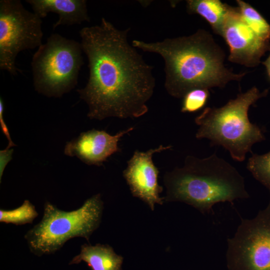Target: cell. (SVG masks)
<instances>
[{
  "instance_id": "6da1fadb",
  "label": "cell",
  "mask_w": 270,
  "mask_h": 270,
  "mask_svg": "<svg viewBox=\"0 0 270 270\" xmlns=\"http://www.w3.org/2000/svg\"><path fill=\"white\" fill-rule=\"evenodd\" d=\"M129 31L104 18L100 24L80 31L89 76L77 92L88 104L90 119L136 118L148 110L146 104L156 86L153 68L128 42Z\"/></svg>"
},
{
  "instance_id": "7a4b0ae2",
  "label": "cell",
  "mask_w": 270,
  "mask_h": 270,
  "mask_svg": "<svg viewBox=\"0 0 270 270\" xmlns=\"http://www.w3.org/2000/svg\"><path fill=\"white\" fill-rule=\"evenodd\" d=\"M132 44L162 56L164 62V88L176 98H182L194 88H224L230 81L240 80L246 74H234L224 66V50L204 30L160 42L134 40Z\"/></svg>"
},
{
  "instance_id": "3957f363",
  "label": "cell",
  "mask_w": 270,
  "mask_h": 270,
  "mask_svg": "<svg viewBox=\"0 0 270 270\" xmlns=\"http://www.w3.org/2000/svg\"><path fill=\"white\" fill-rule=\"evenodd\" d=\"M164 182V202H183L203 214L216 204L250 197L243 176L216 153L202 158L188 156L182 167L166 172Z\"/></svg>"
},
{
  "instance_id": "277c9868",
  "label": "cell",
  "mask_w": 270,
  "mask_h": 270,
  "mask_svg": "<svg viewBox=\"0 0 270 270\" xmlns=\"http://www.w3.org/2000/svg\"><path fill=\"white\" fill-rule=\"evenodd\" d=\"M268 92V89L260 92L253 86L222 107L204 108L194 119L198 126L196 138L208 139L211 146H221L228 150L234 160L244 161L248 152L252 153V146L266 138L263 128L250 122L248 112Z\"/></svg>"
},
{
  "instance_id": "5b68a950",
  "label": "cell",
  "mask_w": 270,
  "mask_h": 270,
  "mask_svg": "<svg viewBox=\"0 0 270 270\" xmlns=\"http://www.w3.org/2000/svg\"><path fill=\"white\" fill-rule=\"evenodd\" d=\"M103 208L99 194L72 211L60 210L46 202L41 220L24 235L30 251L42 256L55 253L74 238H83L88 241L100 224Z\"/></svg>"
},
{
  "instance_id": "8992f818",
  "label": "cell",
  "mask_w": 270,
  "mask_h": 270,
  "mask_svg": "<svg viewBox=\"0 0 270 270\" xmlns=\"http://www.w3.org/2000/svg\"><path fill=\"white\" fill-rule=\"evenodd\" d=\"M82 52L80 42L52 34L32 58L35 90L48 97L60 98L73 89L84 64Z\"/></svg>"
},
{
  "instance_id": "52a82bcc",
  "label": "cell",
  "mask_w": 270,
  "mask_h": 270,
  "mask_svg": "<svg viewBox=\"0 0 270 270\" xmlns=\"http://www.w3.org/2000/svg\"><path fill=\"white\" fill-rule=\"evenodd\" d=\"M42 18L26 10L20 0H0V68L15 76L16 59L22 51L42 44Z\"/></svg>"
},
{
  "instance_id": "ba28073f",
  "label": "cell",
  "mask_w": 270,
  "mask_h": 270,
  "mask_svg": "<svg viewBox=\"0 0 270 270\" xmlns=\"http://www.w3.org/2000/svg\"><path fill=\"white\" fill-rule=\"evenodd\" d=\"M227 241L228 270H270V200L254 218H241Z\"/></svg>"
},
{
  "instance_id": "9c48e42d",
  "label": "cell",
  "mask_w": 270,
  "mask_h": 270,
  "mask_svg": "<svg viewBox=\"0 0 270 270\" xmlns=\"http://www.w3.org/2000/svg\"><path fill=\"white\" fill-rule=\"evenodd\" d=\"M220 36L229 46L228 60L232 62L254 67L270 50V41L260 37L246 24L238 7L232 8Z\"/></svg>"
},
{
  "instance_id": "30bf717a",
  "label": "cell",
  "mask_w": 270,
  "mask_h": 270,
  "mask_svg": "<svg viewBox=\"0 0 270 270\" xmlns=\"http://www.w3.org/2000/svg\"><path fill=\"white\" fill-rule=\"evenodd\" d=\"M172 148L161 144L145 152L134 151L122 172L132 195L144 201L152 210L156 204H162L164 202V197L160 196L163 188L158 182L159 170L152 156Z\"/></svg>"
},
{
  "instance_id": "8fae6325",
  "label": "cell",
  "mask_w": 270,
  "mask_h": 270,
  "mask_svg": "<svg viewBox=\"0 0 270 270\" xmlns=\"http://www.w3.org/2000/svg\"><path fill=\"white\" fill-rule=\"evenodd\" d=\"M134 129L130 127L114 135L95 129L82 132L66 143L64 152L66 156L78 157L87 164L102 166L110 156L120 151L119 141Z\"/></svg>"
},
{
  "instance_id": "7c38bea8",
  "label": "cell",
  "mask_w": 270,
  "mask_h": 270,
  "mask_svg": "<svg viewBox=\"0 0 270 270\" xmlns=\"http://www.w3.org/2000/svg\"><path fill=\"white\" fill-rule=\"evenodd\" d=\"M34 12L42 19L49 12L58 15V20L53 25V29L62 26L80 24L89 22L90 18L85 0H26Z\"/></svg>"
},
{
  "instance_id": "4fadbf2b",
  "label": "cell",
  "mask_w": 270,
  "mask_h": 270,
  "mask_svg": "<svg viewBox=\"0 0 270 270\" xmlns=\"http://www.w3.org/2000/svg\"><path fill=\"white\" fill-rule=\"evenodd\" d=\"M86 262L92 270H122L123 258L108 244H84L80 252L72 258L70 264Z\"/></svg>"
},
{
  "instance_id": "5bb4252c",
  "label": "cell",
  "mask_w": 270,
  "mask_h": 270,
  "mask_svg": "<svg viewBox=\"0 0 270 270\" xmlns=\"http://www.w3.org/2000/svg\"><path fill=\"white\" fill-rule=\"evenodd\" d=\"M232 8L219 0L186 1L188 12L200 16L210 24L214 33L220 36Z\"/></svg>"
},
{
  "instance_id": "9a60e30c",
  "label": "cell",
  "mask_w": 270,
  "mask_h": 270,
  "mask_svg": "<svg viewBox=\"0 0 270 270\" xmlns=\"http://www.w3.org/2000/svg\"><path fill=\"white\" fill-rule=\"evenodd\" d=\"M241 16L246 24L262 38L270 41V24L250 4L236 0Z\"/></svg>"
},
{
  "instance_id": "2e32d148",
  "label": "cell",
  "mask_w": 270,
  "mask_h": 270,
  "mask_svg": "<svg viewBox=\"0 0 270 270\" xmlns=\"http://www.w3.org/2000/svg\"><path fill=\"white\" fill-rule=\"evenodd\" d=\"M38 215L34 205L26 200L20 206L15 209H0V222L16 226L32 224Z\"/></svg>"
},
{
  "instance_id": "e0dca14e",
  "label": "cell",
  "mask_w": 270,
  "mask_h": 270,
  "mask_svg": "<svg viewBox=\"0 0 270 270\" xmlns=\"http://www.w3.org/2000/svg\"><path fill=\"white\" fill-rule=\"evenodd\" d=\"M246 168L254 178L270 192V151L263 154L252 153Z\"/></svg>"
},
{
  "instance_id": "ac0fdd59",
  "label": "cell",
  "mask_w": 270,
  "mask_h": 270,
  "mask_svg": "<svg viewBox=\"0 0 270 270\" xmlns=\"http://www.w3.org/2000/svg\"><path fill=\"white\" fill-rule=\"evenodd\" d=\"M210 94L208 88H197L188 92L182 98L181 112H194L206 105Z\"/></svg>"
},
{
  "instance_id": "d6986e66",
  "label": "cell",
  "mask_w": 270,
  "mask_h": 270,
  "mask_svg": "<svg viewBox=\"0 0 270 270\" xmlns=\"http://www.w3.org/2000/svg\"><path fill=\"white\" fill-rule=\"evenodd\" d=\"M4 110V102L2 98H0V124L2 129V131L5 136H6L8 140V144L7 147L8 148H10L11 147L15 146V144L12 142L10 134L8 132V130L7 128L6 124L3 118V112Z\"/></svg>"
},
{
  "instance_id": "ffe728a7",
  "label": "cell",
  "mask_w": 270,
  "mask_h": 270,
  "mask_svg": "<svg viewBox=\"0 0 270 270\" xmlns=\"http://www.w3.org/2000/svg\"><path fill=\"white\" fill-rule=\"evenodd\" d=\"M13 150L10 148H6L4 150L0 152V180L1 181L2 176L4 172V170L9 161L12 159V154Z\"/></svg>"
},
{
  "instance_id": "44dd1931",
  "label": "cell",
  "mask_w": 270,
  "mask_h": 270,
  "mask_svg": "<svg viewBox=\"0 0 270 270\" xmlns=\"http://www.w3.org/2000/svg\"><path fill=\"white\" fill-rule=\"evenodd\" d=\"M262 64L266 68L268 76L270 80V54L266 60L262 62Z\"/></svg>"
}]
</instances>
